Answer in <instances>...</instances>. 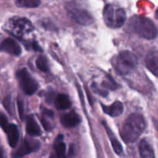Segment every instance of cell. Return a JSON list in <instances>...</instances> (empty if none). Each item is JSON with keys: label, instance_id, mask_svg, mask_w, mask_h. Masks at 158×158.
Segmentation results:
<instances>
[{"label": "cell", "instance_id": "5b68a950", "mask_svg": "<svg viewBox=\"0 0 158 158\" xmlns=\"http://www.w3.org/2000/svg\"><path fill=\"white\" fill-rule=\"evenodd\" d=\"M16 78L25 94L28 96L32 95L37 91L39 83L32 76L30 75L26 68L19 69L16 72Z\"/></svg>", "mask_w": 158, "mask_h": 158}, {"label": "cell", "instance_id": "ffe728a7", "mask_svg": "<svg viewBox=\"0 0 158 158\" xmlns=\"http://www.w3.org/2000/svg\"><path fill=\"white\" fill-rule=\"evenodd\" d=\"M35 65L43 72H47L49 70V64H48V60L46 56H40L35 60Z\"/></svg>", "mask_w": 158, "mask_h": 158}, {"label": "cell", "instance_id": "f546056e", "mask_svg": "<svg viewBox=\"0 0 158 158\" xmlns=\"http://www.w3.org/2000/svg\"><path fill=\"white\" fill-rule=\"evenodd\" d=\"M155 18L158 20V8H157V9L156 10V12H155Z\"/></svg>", "mask_w": 158, "mask_h": 158}, {"label": "cell", "instance_id": "ba28073f", "mask_svg": "<svg viewBox=\"0 0 158 158\" xmlns=\"http://www.w3.org/2000/svg\"><path fill=\"white\" fill-rule=\"evenodd\" d=\"M40 148V142L35 140H28L25 139L19 148H17L12 153V157L20 158L31 153L35 152Z\"/></svg>", "mask_w": 158, "mask_h": 158}, {"label": "cell", "instance_id": "d6986e66", "mask_svg": "<svg viewBox=\"0 0 158 158\" xmlns=\"http://www.w3.org/2000/svg\"><path fill=\"white\" fill-rule=\"evenodd\" d=\"M15 4L19 8H36L41 4V2L40 0H17Z\"/></svg>", "mask_w": 158, "mask_h": 158}, {"label": "cell", "instance_id": "e0dca14e", "mask_svg": "<svg viewBox=\"0 0 158 158\" xmlns=\"http://www.w3.org/2000/svg\"><path fill=\"white\" fill-rule=\"evenodd\" d=\"M54 104L56 107L60 110H67L71 106V101L69 97L66 94H59L56 97L54 100Z\"/></svg>", "mask_w": 158, "mask_h": 158}, {"label": "cell", "instance_id": "4316f807", "mask_svg": "<svg viewBox=\"0 0 158 158\" xmlns=\"http://www.w3.org/2000/svg\"><path fill=\"white\" fill-rule=\"evenodd\" d=\"M8 123H9V121H8L7 117H6V115L2 111H0V127L2 129Z\"/></svg>", "mask_w": 158, "mask_h": 158}, {"label": "cell", "instance_id": "cb8c5ba5", "mask_svg": "<svg viewBox=\"0 0 158 158\" xmlns=\"http://www.w3.org/2000/svg\"><path fill=\"white\" fill-rule=\"evenodd\" d=\"M26 46L27 49H31L34 51H38V52H42L43 51L42 48L39 46V44L36 42H29L27 44H26Z\"/></svg>", "mask_w": 158, "mask_h": 158}, {"label": "cell", "instance_id": "44dd1931", "mask_svg": "<svg viewBox=\"0 0 158 158\" xmlns=\"http://www.w3.org/2000/svg\"><path fill=\"white\" fill-rule=\"evenodd\" d=\"M102 86H103V87H106L107 89H111V90H115L117 88L120 87V86L117 84V83H116L115 80L113 79V77L109 75L106 76V80L103 82Z\"/></svg>", "mask_w": 158, "mask_h": 158}, {"label": "cell", "instance_id": "9a60e30c", "mask_svg": "<svg viewBox=\"0 0 158 158\" xmlns=\"http://www.w3.org/2000/svg\"><path fill=\"white\" fill-rule=\"evenodd\" d=\"M139 152L141 158H155L154 149L146 139L141 140L139 143Z\"/></svg>", "mask_w": 158, "mask_h": 158}, {"label": "cell", "instance_id": "ac0fdd59", "mask_svg": "<svg viewBox=\"0 0 158 158\" xmlns=\"http://www.w3.org/2000/svg\"><path fill=\"white\" fill-rule=\"evenodd\" d=\"M63 140V135H58V137L54 141V150L56 151L57 158H66V144Z\"/></svg>", "mask_w": 158, "mask_h": 158}, {"label": "cell", "instance_id": "7c38bea8", "mask_svg": "<svg viewBox=\"0 0 158 158\" xmlns=\"http://www.w3.org/2000/svg\"><path fill=\"white\" fill-rule=\"evenodd\" d=\"M145 64L150 72L158 77V50H152L148 52L145 58Z\"/></svg>", "mask_w": 158, "mask_h": 158}, {"label": "cell", "instance_id": "7a4b0ae2", "mask_svg": "<svg viewBox=\"0 0 158 158\" xmlns=\"http://www.w3.org/2000/svg\"><path fill=\"white\" fill-rule=\"evenodd\" d=\"M138 59L132 52L125 50L120 52L112 60L114 69L120 75H127L136 69Z\"/></svg>", "mask_w": 158, "mask_h": 158}, {"label": "cell", "instance_id": "83f0119b", "mask_svg": "<svg viewBox=\"0 0 158 158\" xmlns=\"http://www.w3.org/2000/svg\"><path fill=\"white\" fill-rule=\"evenodd\" d=\"M46 100L47 103H51L52 100H55V95H54V92H48L46 96Z\"/></svg>", "mask_w": 158, "mask_h": 158}, {"label": "cell", "instance_id": "2e32d148", "mask_svg": "<svg viewBox=\"0 0 158 158\" xmlns=\"http://www.w3.org/2000/svg\"><path fill=\"white\" fill-rule=\"evenodd\" d=\"M103 125L105 127V129H106L108 136H109L110 140L111 145H112V148L113 149H114V152L117 154H118V155H121V154H123V148H122V145L120 144L119 140L116 138L114 134H113L112 131L110 129L109 127L106 125V123H105V122L103 121Z\"/></svg>", "mask_w": 158, "mask_h": 158}, {"label": "cell", "instance_id": "484cf974", "mask_svg": "<svg viewBox=\"0 0 158 158\" xmlns=\"http://www.w3.org/2000/svg\"><path fill=\"white\" fill-rule=\"evenodd\" d=\"M3 105H4L5 108H6V110H7L8 112L9 113V114L12 115V108H11V105H12V103H11V98L9 97H6V98L4 99V100H3Z\"/></svg>", "mask_w": 158, "mask_h": 158}, {"label": "cell", "instance_id": "8992f818", "mask_svg": "<svg viewBox=\"0 0 158 158\" xmlns=\"http://www.w3.org/2000/svg\"><path fill=\"white\" fill-rule=\"evenodd\" d=\"M66 9L69 16L78 24L82 26H89L94 23V19L87 10L74 6H66Z\"/></svg>", "mask_w": 158, "mask_h": 158}, {"label": "cell", "instance_id": "7402d4cb", "mask_svg": "<svg viewBox=\"0 0 158 158\" xmlns=\"http://www.w3.org/2000/svg\"><path fill=\"white\" fill-rule=\"evenodd\" d=\"M52 119H53L52 117H49V116H46L42 114V117L40 120H41V123L43 124V127H44V129L46 131H51L52 130V128H53V124L49 120H52Z\"/></svg>", "mask_w": 158, "mask_h": 158}, {"label": "cell", "instance_id": "9c48e42d", "mask_svg": "<svg viewBox=\"0 0 158 158\" xmlns=\"http://www.w3.org/2000/svg\"><path fill=\"white\" fill-rule=\"evenodd\" d=\"M2 130L7 135L8 143L9 146L12 148H15L19 140V131L18 127L13 123H9L2 128Z\"/></svg>", "mask_w": 158, "mask_h": 158}, {"label": "cell", "instance_id": "d4e9b609", "mask_svg": "<svg viewBox=\"0 0 158 158\" xmlns=\"http://www.w3.org/2000/svg\"><path fill=\"white\" fill-rule=\"evenodd\" d=\"M17 105H18L19 115L20 119L23 120L24 118V105H23V102L19 98L17 100Z\"/></svg>", "mask_w": 158, "mask_h": 158}, {"label": "cell", "instance_id": "52a82bcc", "mask_svg": "<svg viewBox=\"0 0 158 158\" xmlns=\"http://www.w3.org/2000/svg\"><path fill=\"white\" fill-rule=\"evenodd\" d=\"M11 27L17 36H23L30 33L34 29L32 23L26 18H14L11 20Z\"/></svg>", "mask_w": 158, "mask_h": 158}, {"label": "cell", "instance_id": "8fae6325", "mask_svg": "<svg viewBox=\"0 0 158 158\" xmlns=\"http://www.w3.org/2000/svg\"><path fill=\"white\" fill-rule=\"evenodd\" d=\"M62 125L66 128H73L77 127L80 123V117L75 111L66 113L60 117Z\"/></svg>", "mask_w": 158, "mask_h": 158}, {"label": "cell", "instance_id": "603a6c76", "mask_svg": "<svg viewBox=\"0 0 158 158\" xmlns=\"http://www.w3.org/2000/svg\"><path fill=\"white\" fill-rule=\"evenodd\" d=\"M92 89H93V91H94L95 94H99V95L102 96V97H106V96L108 95L107 91L100 89V88L97 86V84H96L95 83H94L92 84Z\"/></svg>", "mask_w": 158, "mask_h": 158}, {"label": "cell", "instance_id": "f1b7e54d", "mask_svg": "<svg viewBox=\"0 0 158 158\" xmlns=\"http://www.w3.org/2000/svg\"><path fill=\"white\" fill-rule=\"evenodd\" d=\"M0 158H6V156H5L4 151H3L2 148H0Z\"/></svg>", "mask_w": 158, "mask_h": 158}, {"label": "cell", "instance_id": "4fadbf2b", "mask_svg": "<svg viewBox=\"0 0 158 158\" xmlns=\"http://www.w3.org/2000/svg\"><path fill=\"white\" fill-rule=\"evenodd\" d=\"M101 107L103 109V113L112 117H117L121 115L123 113L124 106L120 101H115L110 106L101 104Z\"/></svg>", "mask_w": 158, "mask_h": 158}, {"label": "cell", "instance_id": "3957f363", "mask_svg": "<svg viewBox=\"0 0 158 158\" xmlns=\"http://www.w3.org/2000/svg\"><path fill=\"white\" fill-rule=\"evenodd\" d=\"M103 17L105 24L112 29L123 26L127 19L124 9L114 5H106L105 6Z\"/></svg>", "mask_w": 158, "mask_h": 158}, {"label": "cell", "instance_id": "30bf717a", "mask_svg": "<svg viewBox=\"0 0 158 158\" xmlns=\"http://www.w3.org/2000/svg\"><path fill=\"white\" fill-rule=\"evenodd\" d=\"M0 52H5L14 56H19L22 49L19 43L12 38H6L0 43Z\"/></svg>", "mask_w": 158, "mask_h": 158}, {"label": "cell", "instance_id": "277c9868", "mask_svg": "<svg viewBox=\"0 0 158 158\" xmlns=\"http://www.w3.org/2000/svg\"><path fill=\"white\" fill-rule=\"evenodd\" d=\"M134 29L141 38L154 40L158 35V30L152 20L144 17L137 16L134 19Z\"/></svg>", "mask_w": 158, "mask_h": 158}, {"label": "cell", "instance_id": "6da1fadb", "mask_svg": "<svg viewBox=\"0 0 158 158\" xmlns=\"http://www.w3.org/2000/svg\"><path fill=\"white\" fill-rule=\"evenodd\" d=\"M146 128V122L141 114H132L127 118L122 126V139L126 143H134L138 140Z\"/></svg>", "mask_w": 158, "mask_h": 158}, {"label": "cell", "instance_id": "5bb4252c", "mask_svg": "<svg viewBox=\"0 0 158 158\" xmlns=\"http://www.w3.org/2000/svg\"><path fill=\"white\" fill-rule=\"evenodd\" d=\"M26 133L31 137H38L42 134L40 127L32 116H28L26 117Z\"/></svg>", "mask_w": 158, "mask_h": 158}]
</instances>
